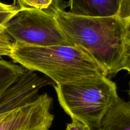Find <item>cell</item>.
I'll list each match as a JSON object with an SVG mask.
<instances>
[{
    "mask_svg": "<svg viewBox=\"0 0 130 130\" xmlns=\"http://www.w3.org/2000/svg\"><path fill=\"white\" fill-rule=\"evenodd\" d=\"M52 104L45 93L24 106L0 114V130H50L54 119Z\"/></svg>",
    "mask_w": 130,
    "mask_h": 130,
    "instance_id": "obj_5",
    "label": "cell"
},
{
    "mask_svg": "<svg viewBox=\"0 0 130 130\" xmlns=\"http://www.w3.org/2000/svg\"><path fill=\"white\" fill-rule=\"evenodd\" d=\"M5 30L13 42L30 46H74L60 26L54 11L20 9Z\"/></svg>",
    "mask_w": 130,
    "mask_h": 130,
    "instance_id": "obj_4",
    "label": "cell"
},
{
    "mask_svg": "<svg viewBox=\"0 0 130 130\" xmlns=\"http://www.w3.org/2000/svg\"><path fill=\"white\" fill-rule=\"evenodd\" d=\"M125 70L130 74V36L126 37L121 63V71Z\"/></svg>",
    "mask_w": 130,
    "mask_h": 130,
    "instance_id": "obj_12",
    "label": "cell"
},
{
    "mask_svg": "<svg viewBox=\"0 0 130 130\" xmlns=\"http://www.w3.org/2000/svg\"><path fill=\"white\" fill-rule=\"evenodd\" d=\"M57 8L62 7L60 1L57 0H22L20 9L34 8L54 11Z\"/></svg>",
    "mask_w": 130,
    "mask_h": 130,
    "instance_id": "obj_10",
    "label": "cell"
},
{
    "mask_svg": "<svg viewBox=\"0 0 130 130\" xmlns=\"http://www.w3.org/2000/svg\"><path fill=\"white\" fill-rule=\"evenodd\" d=\"M118 16L125 20L127 23L130 22V0H121Z\"/></svg>",
    "mask_w": 130,
    "mask_h": 130,
    "instance_id": "obj_13",
    "label": "cell"
},
{
    "mask_svg": "<svg viewBox=\"0 0 130 130\" xmlns=\"http://www.w3.org/2000/svg\"><path fill=\"white\" fill-rule=\"evenodd\" d=\"M20 10L14 11H0V27H5L8 22L17 14Z\"/></svg>",
    "mask_w": 130,
    "mask_h": 130,
    "instance_id": "obj_14",
    "label": "cell"
},
{
    "mask_svg": "<svg viewBox=\"0 0 130 130\" xmlns=\"http://www.w3.org/2000/svg\"><path fill=\"white\" fill-rule=\"evenodd\" d=\"M95 130H99V129H95Z\"/></svg>",
    "mask_w": 130,
    "mask_h": 130,
    "instance_id": "obj_20",
    "label": "cell"
},
{
    "mask_svg": "<svg viewBox=\"0 0 130 130\" xmlns=\"http://www.w3.org/2000/svg\"><path fill=\"white\" fill-rule=\"evenodd\" d=\"M50 84L46 77L28 71L19 77L0 99V114L11 111L34 101L40 90Z\"/></svg>",
    "mask_w": 130,
    "mask_h": 130,
    "instance_id": "obj_6",
    "label": "cell"
},
{
    "mask_svg": "<svg viewBox=\"0 0 130 130\" xmlns=\"http://www.w3.org/2000/svg\"><path fill=\"white\" fill-rule=\"evenodd\" d=\"M26 71L22 66L0 58V99L6 90Z\"/></svg>",
    "mask_w": 130,
    "mask_h": 130,
    "instance_id": "obj_9",
    "label": "cell"
},
{
    "mask_svg": "<svg viewBox=\"0 0 130 130\" xmlns=\"http://www.w3.org/2000/svg\"><path fill=\"white\" fill-rule=\"evenodd\" d=\"M129 96H130V83H129Z\"/></svg>",
    "mask_w": 130,
    "mask_h": 130,
    "instance_id": "obj_19",
    "label": "cell"
},
{
    "mask_svg": "<svg viewBox=\"0 0 130 130\" xmlns=\"http://www.w3.org/2000/svg\"><path fill=\"white\" fill-rule=\"evenodd\" d=\"M13 41L7 34L5 27H0V57H10Z\"/></svg>",
    "mask_w": 130,
    "mask_h": 130,
    "instance_id": "obj_11",
    "label": "cell"
},
{
    "mask_svg": "<svg viewBox=\"0 0 130 130\" xmlns=\"http://www.w3.org/2000/svg\"><path fill=\"white\" fill-rule=\"evenodd\" d=\"M66 130H95L90 128L86 124L77 120H72L71 123L67 124Z\"/></svg>",
    "mask_w": 130,
    "mask_h": 130,
    "instance_id": "obj_15",
    "label": "cell"
},
{
    "mask_svg": "<svg viewBox=\"0 0 130 130\" xmlns=\"http://www.w3.org/2000/svg\"><path fill=\"white\" fill-rule=\"evenodd\" d=\"M54 15L69 39L86 51L108 75L121 71L128 24L118 15L93 17L76 15L62 8Z\"/></svg>",
    "mask_w": 130,
    "mask_h": 130,
    "instance_id": "obj_1",
    "label": "cell"
},
{
    "mask_svg": "<svg viewBox=\"0 0 130 130\" xmlns=\"http://www.w3.org/2000/svg\"><path fill=\"white\" fill-rule=\"evenodd\" d=\"M22 0H13V5H15V6H18V7L20 8L22 4ZM57 1H60L61 0H57Z\"/></svg>",
    "mask_w": 130,
    "mask_h": 130,
    "instance_id": "obj_17",
    "label": "cell"
},
{
    "mask_svg": "<svg viewBox=\"0 0 130 130\" xmlns=\"http://www.w3.org/2000/svg\"><path fill=\"white\" fill-rule=\"evenodd\" d=\"M58 102L72 120L99 129L105 114L118 101L115 83L107 76L55 85Z\"/></svg>",
    "mask_w": 130,
    "mask_h": 130,
    "instance_id": "obj_3",
    "label": "cell"
},
{
    "mask_svg": "<svg viewBox=\"0 0 130 130\" xmlns=\"http://www.w3.org/2000/svg\"><path fill=\"white\" fill-rule=\"evenodd\" d=\"M121 0H69V12L76 15L93 17L118 15Z\"/></svg>",
    "mask_w": 130,
    "mask_h": 130,
    "instance_id": "obj_7",
    "label": "cell"
},
{
    "mask_svg": "<svg viewBox=\"0 0 130 130\" xmlns=\"http://www.w3.org/2000/svg\"><path fill=\"white\" fill-rule=\"evenodd\" d=\"M99 130H130V102L119 99L103 118Z\"/></svg>",
    "mask_w": 130,
    "mask_h": 130,
    "instance_id": "obj_8",
    "label": "cell"
},
{
    "mask_svg": "<svg viewBox=\"0 0 130 130\" xmlns=\"http://www.w3.org/2000/svg\"><path fill=\"white\" fill-rule=\"evenodd\" d=\"M128 24V32H127V36L126 37H129L130 36V22H129Z\"/></svg>",
    "mask_w": 130,
    "mask_h": 130,
    "instance_id": "obj_18",
    "label": "cell"
},
{
    "mask_svg": "<svg viewBox=\"0 0 130 130\" xmlns=\"http://www.w3.org/2000/svg\"><path fill=\"white\" fill-rule=\"evenodd\" d=\"M10 58L28 71L41 72L56 85L107 76L100 64L76 45L30 46L13 42Z\"/></svg>",
    "mask_w": 130,
    "mask_h": 130,
    "instance_id": "obj_2",
    "label": "cell"
},
{
    "mask_svg": "<svg viewBox=\"0 0 130 130\" xmlns=\"http://www.w3.org/2000/svg\"><path fill=\"white\" fill-rule=\"evenodd\" d=\"M20 10L18 6L13 5H7L0 1V11H14V10Z\"/></svg>",
    "mask_w": 130,
    "mask_h": 130,
    "instance_id": "obj_16",
    "label": "cell"
}]
</instances>
